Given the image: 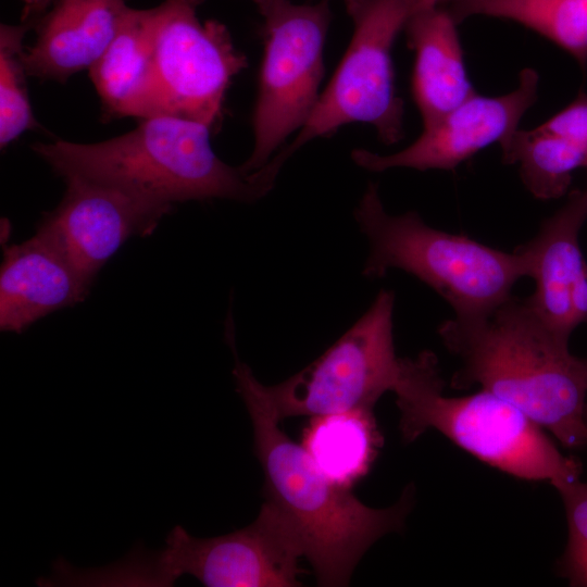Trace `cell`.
I'll list each match as a JSON object with an SVG mask.
<instances>
[{"instance_id": "6da1fadb", "label": "cell", "mask_w": 587, "mask_h": 587, "mask_svg": "<svg viewBox=\"0 0 587 587\" xmlns=\"http://www.w3.org/2000/svg\"><path fill=\"white\" fill-rule=\"evenodd\" d=\"M438 334L462 366L458 389L474 384L509 401L562 446H587V359L573 355L529 305L513 296L486 313L444 322Z\"/></svg>"}, {"instance_id": "7a4b0ae2", "label": "cell", "mask_w": 587, "mask_h": 587, "mask_svg": "<svg viewBox=\"0 0 587 587\" xmlns=\"http://www.w3.org/2000/svg\"><path fill=\"white\" fill-rule=\"evenodd\" d=\"M234 354L233 376L252 422L254 452L264 472L267 499L296 527L317 584L347 586L373 544L403 527L413 488L407 487L396 504L375 509L361 502L350 488L330 480L305 448L279 428L263 384L236 350Z\"/></svg>"}, {"instance_id": "3957f363", "label": "cell", "mask_w": 587, "mask_h": 587, "mask_svg": "<svg viewBox=\"0 0 587 587\" xmlns=\"http://www.w3.org/2000/svg\"><path fill=\"white\" fill-rule=\"evenodd\" d=\"M211 130L196 121L160 114L104 141L58 139L32 149L61 178L84 177L167 209L189 200L250 203L266 196L284 163L272 158L253 173L230 166L213 151Z\"/></svg>"}, {"instance_id": "277c9868", "label": "cell", "mask_w": 587, "mask_h": 587, "mask_svg": "<svg viewBox=\"0 0 587 587\" xmlns=\"http://www.w3.org/2000/svg\"><path fill=\"white\" fill-rule=\"evenodd\" d=\"M399 428L410 444L435 429L479 461L520 479L548 482L558 491L579 479L580 462L562 454L546 430L521 409L482 389L444 394L435 353L402 358L394 389Z\"/></svg>"}, {"instance_id": "5b68a950", "label": "cell", "mask_w": 587, "mask_h": 587, "mask_svg": "<svg viewBox=\"0 0 587 587\" xmlns=\"http://www.w3.org/2000/svg\"><path fill=\"white\" fill-rule=\"evenodd\" d=\"M354 217L370 245L362 271L365 277L403 270L441 296L457 317L488 312L512 296L519 279L528 277L526 258L517 248L504 252L433 228L414 211L388 214L375 183L367 185Z\"/></svg>"}, {"instance_id": "8992f818", "label": "cell", "mask_w": 587, "mask_h": 587, "mask_svg": "<svg viewBox=\"0 0 587 587\" xmlns=\"http://www.w3.org/2000/svg\"><path fill=\"white\" fill-rule=\"evenodd\" d=\"M303 549L288 515L266 499L248 526L198 538L177 525L158 552L134 550L109 567L93 571L98 585L172 586L190 575L208 587H295L301 583Z\"/></svg>"}, {"instance_id": "52a82bcc", "label": "cell", "mask_w": 587, "mask_h": 587, "mask_svg": "<svg viewBox=\"0 0 587 587\" xmlns=\"http://www.w3.org/2000/svg\"><path fill=\"white\" fill-rule=\"evenodd\" d=\"M430 1L435 0H345L353 23L351 41L307 123L280 150L284 159L353 122L374 126L387 145L402 139L404 111L395 95L391 50L409 18Z\"/></svg>"}, {"instance_id": "ba28073f", "label": "cell", "mask_w": 587, "mask_h": 587, "mask_svg": "<svg viewBox=\"0 0 587 587\" xmlns=\"http://www.w3.org/2000/svg\"><path fill=\"white\" fill-rule=\"evenodd\" d=\"M263 17L264 54L253 113L254 145L240 165L265 166L289 135L301 129L320 98L323 49L332 21L329 0L297 4L253 0Z\"/></svg>"}, {"instance_id": "9c48e42d", "label": "cell", "mask_w": 587, "mask_h": 587, "mask_svg": "<svg viewBox=\"0 0 587 587\" xmlns=\"http://www.w3.org/2000/svg\"><path fill=\"white\" fill-rule=\"evenodd\" d=\"M394 304L395 294L382 289L369 310L317 359L279 384L263 385L279 422L373 410L386 391H394L402 362L394 346Z\"/></svg>"}, {"instance_id": "30bf717a", "label": "cell", "mask_w": 587, "mask_h": 587, "mask_svg": "<svg viewBox=\"0 0 587 587\" xmlns=\"http://www.w3.org/2000/svg\"><path fill=\"white\" fill-rule=\"evenodd\" d=\"M203 1L162 0L154 7L153 59L161 114L213 129L223 117L227 88L248 62L224 24L199 20Z\"/></svg>"}, {"instance_id": "8fae6325", "label": "cell", "mask_w": 587, "mask_h": 587, "mask_svg": "<svg viewBox=\"0 0 587 587\" xmlns=\"http://www.w3.org/2000/svg\"><path fill=\"white\" fill-rule=\"evenodd\" d=\"M62 179L66 185L62 199L41 217L37 227L57 242L90 287L127 240L152 234L171 211L84 177Z\"/></svg>"}, {"instance_id": "7c38bea8", "label": "cell", "mask_w": 587, "mask_h": 587, "mask_svg": "<svg viewBox=\"0 0 587 587\" xmlns=\"http://www.w3.org/2000/svg\"><path fill=\"white\" fill-rule=\"evenodd\" d=\"M538 80L536 71L524 68L514 90L497 97L475 92L437 123L423 128L421 136L405 149L388 155L355 149L352 160L371 172L394 167L453 170L483 148L508 142L537 100Z\"/></svg>"}, {"instance_id": "4fadbf2b", "label": "cell", "mask_w": 587, "mask_h": 587, "mask_svg": "<svg viewBox=\"0 0 587 587\" xmlns=\"http://www.w3.org/2000/svg\"><path fill=\"white\" fill-rule=\"evenodd\" d=\"M90 286L42 229L3 249L0 329L21 334L38 320L83 302Z\"/></svg>"}, {"instance_id": "5bb4252c", "label": "cell", "mask_w": 587, "mask_h": 587, "mask_svg": "<svg viewBox=\"0 0 587 587\" xmlns=\"http://www.w3.org/2000/svg\"><path fill=\"white\" fill-rule=\"evenodd\" d=\"M125 0H55L36 22L35 43L24 50L28 76L66 83L89 70L117 34Z\"/></svg>"}, {"instance_id": "9a60e30c", "label": "cell", "mask_w": 587, "mask_h": 587, "mask_svg": "<svg viewBox=\"0 0 587 587\" xmlns=\"http://www.w3.org/2000/svg\"><path fill=\"white\" fill-rule=\"evenodd\" d=\"M587 220V191H572L565 204L540 225L537 235L517 249L525 255L535 291L527 299L541 321L561 339L569 341L570 294L587 264L578 236Z\"/></svg>"}, {"instance_id": "2e32d148", "label": "cell", "mask_w": 587, "mask_h": 587, "mask_svg": "<svg viewBox=\"0 0 587 587\" xmlns=\"http://www.w3.org/2000/svg\"><path fill=\"white\" fill-rule=\"evenodd\" d=\"M455 25L446 7L430 1L413 13L403 29L415 52L412 92L423 128L476 92L467 78Z\"/></svg>"}, {"instance_id": "e0dca14e", "label": "cell", "mask_w": 587, "mask_h": 587, "mask_svg": "<svg viewBox=\"0 0 587 587\" xmlns=\"http://www.w3.org/2000/svg\"><path fill=\"white\" fill-rule=\"evenodd\" d=\"M154 8H129L122 25L89 77L109 117L160 115L153 59Z\"/></svg>"}, {"instance_id": "ac0fdd59", "label": "cell", "mask_w": 587, "mask_h": 587, "mask_svg": "<svg viewBox=\"0 0 587 587\" xmlns=\"http://www.w3.org/2000/svg\"><path fill=\"white\" fill-rule=\"evenodd\" d=\"M383 444L373 410L313 416L302 446L320 470L339 486H351L371 470Z\"/></svg>"}, {"instance_id": "d6986e66", "label": "cell", "mask_w": 587, "mask_h": 587, "mask_svg": "<svg viewBox=\"0 0 587 587\" xmlns=\"http://www.w3.org/2000/svg\"><path fill=\"white\" fill-rule=\"evenodd\" d=\"M459 24L473 15L516 22L549 39L587 66V0H449Z\"/></svg>"}, {"instance_id": "ffe728a7", "label": "cell", "mask_w": 587, "mask_h": 587, "mask_svg": "<svg viewBox=\"0 0 587 587\" xmlns=\"http://www.w3.org/2000/svg\"><path fill=\"white\" fill-rule=\"evenodd\" d=\"M501 150L504 163H519L523 184L540 200L562 197L572 173L587 167V148L544 124L529 130L519 128Z\"/></svg>"}, {"instance_id": "44dd1931", "label": "cell", "mask_w": 587, "mask_h": 587, "mask_svg": "<svg viewBox=\"0 0 587 587\" xmlns=\"http://www.w3.org/2000/svg\"><path fill=\"white\" fill-rule=\"evenodd\" d=\"M29 23L0 27V146H9L24 132L40 128L29 102L23 41Z\"/></svg>"}, {"instance_id": "7402d4cb", "label": "cell", "mask_w": 587, "mask_h": 587, "mask_svg": "<svg viewBox=\"0 0 587 587\" xmlns=\"http://www.w3.org/2000/svg\"><path fill=\"white\" fill-rule=\"evenodd\" d=\"M559 492L569 526L567 544L561 560L562 574L571 586L587 587V483L578 479Z\"/></svg>"}, {"instance_id": "603a6c76", "label": "cell", "mask_w": 587, "mask_h": 587, "mask_svg": "<svg viewBox=\"0 0 587 587\" xmlns=\"http://www.w3.org/2000/svg\"><path fill=\"white\" fill-rule=\"evenodd\" d=\"M544 126L587 148V95L579 92L573 102L545 122Z\"/></svg>"}, {"instance_id": "cb8c5ba5", "label": "cell", "mask_w": 587, "mask_h": 587, "mask_svg": "<svg viewBox=\"0 0 587 587\" xmlns=\"http://www.w3.org/2000/svg\"><path fill=\"white\" fill-rule=\"evenodd\" d=\"M571 321L574 329L587 321V264L576 278L570 294Z\"/></svg>"}, {"instance_id": "d4e9b609", "label": "cell", "mask_w": 587, "mask_h": 587, "mask_svg": "<svg viewBox=\"0 0 587 587\" xmlns=\"http://www.w3.org/2000/svg\"><path fill=\"white\" fill-rule=\"evenodd\" d=\"M23 10L21 14L22 23H29L35 27L36 22L48 11L55 0H21Z\"/></svg>"}, {"instance_id": "484cf974", "label": "cell", "mask_w": 587, "mask_h": 587, "mask_svg": "<svg viewBox=\"0 0 587 587\" xmlns=\"http://www.w3.org/2000/svg\"><path fill=\"white\" fill-rule=\"evenodd\" d=\"M435 1H436L437 3L442 4V3H445V2H447V1H449V0H435Z\"/></svg>"}, {"instance_id": "4316f807", "label": "cell", "mask_w": 587, "mask_h": 587, "mask_svg": "<svg viewBox=\"0 0 587 587\" xmlns=\"http://www.w3.org/2000/svg\"><path fill=\"white\" fill-rule=\"evenodd\" d=\"M586 419H587V405H586Z\"/></svg>"}]
</instances>
